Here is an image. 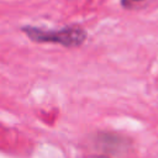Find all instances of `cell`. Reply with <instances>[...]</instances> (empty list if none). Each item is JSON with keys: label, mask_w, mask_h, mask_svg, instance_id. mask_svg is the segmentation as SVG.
Listing matches in <instances>:
<instances>
[{"label": "cell", "mask_w": 158, "mask_h": 158, "mask_svg": "<svg viewBox=\"0 0 158 158\" xmlns=\"http://www.w3.org/2000/svg\"><path fill=\"white\" fill-rule=\"evenodd\" d=\"M22 32L33 42L37 43H57L65 48L81 46L86 40V31L79 25L65 26L59 30H44L35 26L22 27Z\"/></svg>", "instance_id": "6da1fadb"}, {"label": "cell", "mask_w": 158, "mask_h": 158, "mask_svg": "<svg viewBox=\"0 0 158 158\" xmlns=\"http://www.w3.org/2000/svg\"><path fill=\"white\" fill-rule=\"evenodd\" d=\"M121 143L122 142L120 141V137H117L115 135H107V133L98 136V141H96L98 148L100 147L104 153L109 152V147L111 148V152H116L122 146Z\"/></svg>", "instance_id": "7a4b0ae2"}, {"label": "cell", "mask_w": 158, "mask_h": 158, "mask_svg": "<svg viewBox=\"0 0 158 158\" xmlns=\"http://www.w3.org/2000/svg\"><path fill=\"white\" fill-rule=\"evenodd\" d=\"M141 1H143V0H121V4L125 7H131V6H133V5H136Z\"/></svg>", "instance_id": "3957f363"}]
</instances>
